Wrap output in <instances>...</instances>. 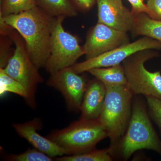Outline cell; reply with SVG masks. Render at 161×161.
I'll list each match as a JSON object with an SVG mask.
<instances>
[{"label":"cell","mask_w":161,"mask_h":161,"mask_svg":"<svg viewBox=\"0 0 161 161\" xmlns=\"http://www.w3.org/2000/svg\"><path fill=\"white\" fill-rule=\"evenodd\" d=\"M56 19L37 6L17 14L1 16V23L20 34L30 58L39 69L45 67L49 58L51 36Z\"/></svg>","instance_id":"6da1fadb"},{"label":"cell","mask_w":161,"mask_h":161,"mask_svg":"<svg viewBox=\"0 0 161 161\" xmlns=\"http://www.w3.org/2000/svg\"><path fill=\"white\" fill-rule=\"evenodd\" d=\"M135 95L126 131L112 151L113 157L118 155L123 160H129L133 153L142 150L161 155V141L150 120L147 101L142 95Z\"/></svg>","instance_id":"7a4b0ae2"},{"label":"cell","mask_w":161,"mask_h":161,"mask_svg":"<svg viewBox=\"0 0 161 161\" xmlns=\"http://www.w3.org/2000/svg\"><path fill=\"white\" fill-rule=\"evenodd\" d=\"M106 88L105 99L98 119L109 139L112 152L126 131L135 95L127 85Z\"/></svg>","instance_id":"3957f363"},{"label":"cell","mask_w":161,"mask_h":161,"mask_svg":"<svg viewBox=\"0 0 161 161\" xmlns=\"http://www.w3.org/2000/svg\"><path fill=\"white\" fill-rule=\"evenodd\" d=\"M47 137L65 150L66 155L94 150L99 142L108 137L98 119H80L63 129L52 131Z\"/></svg>","instance_id":"277c9868"},{"label":"cell","mask_w":161,"mask_h":161,"mask_svg":"<svg viewBox=\"0 0 161 161\" xmlns=\"http://www.w3.org/2000/svg\"><path fill=\"white\" fill-rule=\"evenodd\" d=\"M158 56L156 50H144L123 61L121 64L126 78L127 86L134 95L161 99V72H150L145 66L147 61Z\"/></svg>","instance_id":"5b68a950"},{"label":"cell","mask_w":161,"mask_h":161,"mask_svg":"<svg viewBox=\"0 0 161 161\" xmlns=\"http://www.w3.org/2000/svg\"><path fill=\"white\" fill-rule=\"evenodd\" d=\"M11 38L15 48L7 64L3 69L6 74L24 87L27 93L25 101L27 105L35 109L37 87L39 84L43 82V79L38 72V68L30 58L24 41L15 33H12Z\"/></svg>","instance_id":"8992f818"},{"label":"cell","mask_w":161,"mask_h":161,"mask_svg":"<svg viewBox=\"0 0 161 161\" xmlns=\"http://www.w3.org/2000/svg\"><path fill=\"white\" fill-rule=\"evenodd\" d=\"M64 17H57L50 41V55L45 68L51 75L70 67L84 55L77 38L63 26Z\"/></svg>","instance_id":"52a82bcc"},{"label":"cell","mask_w":161,"mask_h":161,"mask_svg":"<svg viewBox=\"0 0 161 161\" xmlns=\"http://www.w3.org/2000/svg\"><path fill=\"white\" fill-rule=\"evenodd\" d=\"M147 49L161 50V42L152 38L144 36L95 58L76 63L71 67L76 73L82 74L93 69L121 64L131 55Z\"/></svg>","instance_id":"ba28073f"},{"label":"cell","mask_w":161,"mask_h":161,"mask_svg":"<svg viewBox=\"0 0 161 161\" xmlns=\"http://www.w3.org/2000/svg\"><path fill=\"white\" fill-rule=\"evenodd\" d=\"M47 83L62 94L70 112H80L87 83L84 78L70 67L51 75Z\"/></svg>","instance_id":"9c48e42d"},{"label":"cell","mask_w":161,"mask_h":161,"mask_svg":"<svg viewBox=\"0 0 161 161\" xmlns=\"http://www.w3.org/2000/svg\"><path fill=\"white\" fill-rule=\"evenodd\" d=\"M129 43L127 32L98 22L90 31L82 48L86 59H89Z\"/></svg>","instance_id":"30bf717a"},{"label":"cell","mask_w":161,"mask_h":161,"mask_svg":"<svg viewBox=\"0 0 161 161\" xmlns=\"http://www.w3.org/2000/svg\"><path fill=\"white\" fill-rule=\"evenodd\" d=\"M98 23L114 29L130 31L133 14L124 6L122 0H97Z\"/></svg>","instance_id":"8fae6325"},{"label":"cell","mask_w":161,"mask_h":161,"mask_svg":"<svg viewBox=\"0 0 161 161\" xmlns=\"http://www.w3.org/2000/svg\"><path fill=\"white\" fill-rule=\"evenodd\" d=\"M12 126L21 137L25 139L34 148L53 158L66 155V152L47 138L43 137L38 132L42 127V120L35 118L23 123L13 124Z\"/></svg>","instance_id":"7c38bea8"},{"label":"cell","mask_w":161,"mask_h":161,"mask_svg":"<svg viewBox=\"0 0 161 161\" xmlns=\"http://www.w3.org/2000/svg\"><path fill=\"white\" fill-rule=\"evenodd\" d=\"M106 94L105 86L96 78L87 83L80 106V119H97L103 107Z\"/></svg>","instance_id":"4fadbf2b"},{"label":"cell","mask_w":161,"mask_h":161,"mask_svg":"<svg viewBox=\"0 0 161 161\" xmlns=\"http://www.w3.org/2000/svg\"><path fill=\"white\" fill-rule=\"evenodd\" d=\"M130 32L134 36H143L161 42V21L153 19L145 13L133 14Z\"/></svg>","instance_id":"5bb4252c"},{"label":"cell","mask_w":161,"mask_h":161,"mask_svg":"<svg viewBox=\"0 0 161 161\" xmlns=\"http://www.w3.org/2000/svg\"><path fill=\"white\" fill-rule=\"evenodd\" d=\"M87 72L105 86H121L127 85L126 78L121 64L108 67L93 69Z\"/></svg>","instance_id":"9a60e30c"},{"label":"cell","mask_w":161,"mask_h":161,"mask_svg":"<svg viewBox=\"0 0 161 161\" xmlns=\"http://www.w3.org/2000/svg\"><path fill=\"white\" fill-rule=\"evenodd\" d=\"M37 6L53 17H73L78 15L77 8L70 0H35Z\"/></svg>","instance_id":"2e32d148"},{"label":"cell","mask_w":161,"mask_h":161,"mask_svg":"<svg viewBox=\"0 0 161 161\" xmlns=\"http://www.w3.org/2000/svg\"><path fill=\"white\" fill-rule=\"evenodd\" d=\"M113 157L111 149L108 147L101 150L95 149L79 154L64 155L55 158L54 159L58 161H111Z\"/></svg>","instance_id":"e0dca14e"},{"label":"cell","mask_w":161,"mask_h":161,"mask_svg":"<svg viewBox=\"0 0 161 161\" xmlns=\"http://www.w3.org/2000/svg\"><path fill=\"white\" fill-rule=\"evenodd\" d=\"M36 6L35 0H1V16L17 14Z\"/></svg>","instance_id":"ac0fdd59"},{"label":"cell","mask_w":161,"mask_h":161,"mask_svg":"<svg viewBox=\"0 0 161 161\" xmlns=\"http://www.w3.org/2000/svg\"><path fill=\"white\" fill-rule=\"evenodd\" d=\"M0 95H4L10 92L19 95L25 100L27 98V93L24 87L16 80L6 74L3 69H0Z\"/></svg>","instance_id":"d6986e66"},{"label":"cell","mask_w":161,"mask_h":161,"mask_svg":"<svg viewBox=\"0 0 161 161\" xmlns=\"http://www.w3.org/2000/svg\"><path fill=\"white\" fill-rule=\"evenodd\" d=\"M4 159L9 161H52L53 159V158L34 147L19 154L5 155Z\"/></svg>","instance_id":"ffe728a7"},{"label":"cell","mask_w":161,"mask_h":161,"mask_svg":"<svg viewBox=\"0 0 161 161\" xmlns=\"http://www.w3.org/2000/svg\"><path fill=\"white\" fill-rule=\"evenodd\" d=\"M150 117L158 127L161 133V99L154 97H146Z\"/></svg>","instance_id":"44dd1931"},{"label":"cell","mask_w":161,"mask_h":161,"mask_svg":"<svg viewBox=\"0 0 161 161\" xmlns=\"http://www.w3.org/2000/svg\"><path fill=\"white\" fill-rule=\"evenodd\" d=\"M147 14L153 19L161 21V0H147Z\"/></svg>","instance_id":"7402d4cb"},{"label":"cell","mask_w":161,"mask_h":161,"mask_svg":"<svg viewBox=\"0 0 161 161\" xmlns=\"http://www.w3.org/2000/svg\"><path fill=\"white\" fill-rule=\"evenodd\" d=\"M132 6V14H136L141 13L148 14V9L147 5L144 4L143 0H128Z\"/></svg>","instance_id":"603a6c76"},{"label":"cell","mask_w":161,"mask_h":161,"mask_svg":"<svg viewBox=\"0 0 161 161\" xmlns=\"http://www.w3.org/2000/svg\"><path fill=\"white\" fill-rule=\"evenodd\" d=\"M95 1L97 0H73L76 8L83 11H86L91 9L95 4Z\"/></svg>","instance_id":"cb8c5ba5"},{"label":"cell","mask_w":161,"mask_h":161,"mask_svg":"<svg viewBox=\"0 0 161 161\" xmlns=\"http://www.w3.org/2000/svg\"><path fill=\"white\" fill-rule=\"evenodd\" d=\"M143 1H144V0H143Z\"/></svg>","instance_id":"d4e9b609"}]
</instances>
